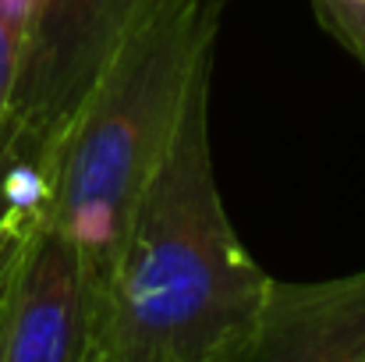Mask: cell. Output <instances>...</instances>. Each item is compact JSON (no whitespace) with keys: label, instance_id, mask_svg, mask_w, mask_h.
I'll return each instance as SVG.
<instances>
[{"label":"cell","instance_id":"277c9868","mask_svg":"<svg viewBox=\"0 0 365 362\" xmlns=\"http://www.w3.org/2000/svg\"><path fill=\"white\" fill-rule=\"evenodd\" d=\"M135 0H46L21 54L14 104L68 118Z\"/></svg>","mask_w":365,"mask_h":362},{"label":"cell","instance_id":"6da1fadb","mask_svg":"<svg viewBox=\"0 0 365 362\" xmlns=\"http://www.w3.org/2000/svg\"><path fill=\"white\" fill-rule=\"evenodd\" d=\"M210 57L142 185L103 298L96 362H248L269 273L231 228L210 149Z\"/></svg>","mask_w":365,"mask_h":362},{"label":"cell","instance_id":"ba28073f","mask_svg":"<svg viewBox=\"0 0 365 362\" xmlns=\"http://www.w3.org/2000/svg\"><path fill=\"white\" fill-rule=\"evenodd\" d=\"M43 4H46V0H0V18H4L14 32H21V39H29V32H32V25H36Z\"/></svg>","mask_w":365,"mask_h":362},{"label":"cell","instance_id":"5b68a950","mask_svg":"<svg viewBox=\"0 0 365 362\" xmlns=\"http://www.w3.org/2000/svg\"><path fill=\"white\" fill-rule=\"evenodd\" d=\"M248 362H365V270L334 281H269Z\"/></svg>","mask_w":365,"mask_h":362},{"label":"cell","instance_id":"3957f363","mask_svg":"<svg viewBox=\"0 0 365 362\" xmlns=\"http://www.w3.org/2000/svg\"><path fill=\"white\" fill-rule=\"evenodd\" d=\"M103 298L75 238L36 228L0 313V362H96Z\"/></svg>","mask_w":365,"mask_h":362},{"label":"cell","instance_id":"7a4b0ae2","mask_svg":"<svg viewBox=\"0 0 365 362\" xmlns=\"http://www.w3.org/2000/svg\"><path fill=\"white\" fill-rule=\"evenodd\" d=\"M220 14L224 0H135L61 128L46 217L82 248L100 298L131 206L174 135L199 68L217 57Z\"/></svg>","mask_w":365,"mask_h":362},{"label":"cell","instance_id":"8992f818","mask_svg":"<svg viewBox=\"0 0 365 362\" xmlns=\"http://www.w3.org/2000/svg\"><path fill=\"white\" fill-rule=\"evenodd\" d=\"M319 25L365 64V0H312Z\"/></svg>","mask_w":365,"mask_h":362},{"label":"cell","instance_id":"52a82bcc","mask_svg":"<svg viewBox=\"0 0 365 362\" xmlns=\"http://www.w3.org/2000/svg\"><path fill=\"white\" fill-rule=\"evenodd\" d=\"M21 54H25L21 32H14V29L0 18V121L7 118V111L14 107L18 75H21Z\"/></svg>","mask_w":365,"mask_h":362}]
</instances>
